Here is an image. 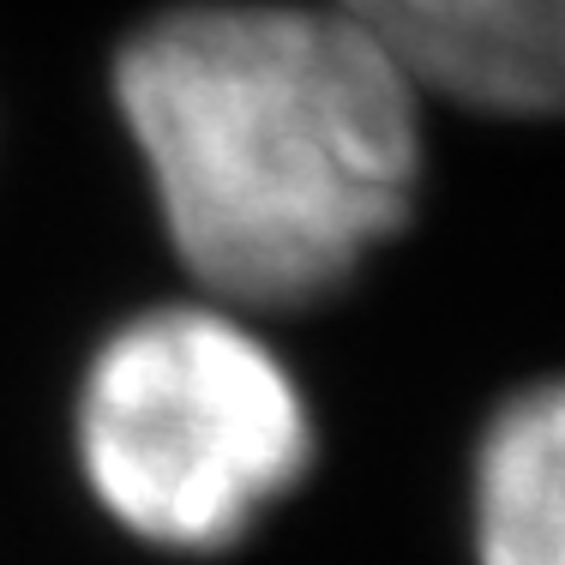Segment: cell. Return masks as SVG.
<instances>
[{
	"label": "cell",
	"mask_w": 565,
	"mask_h": 565,
	"mask_svg": "<svg viewBox=\"0 0 565 565\" xmlns=\"http://www.w3.org/2000/svg\"><path fill=\"white\" fill-rule=\"evenodd\" d=\"M115 109L181 271L228 313H301L422 193V90L331 0H193L115 55Z\"/></svg>",
	"instance_id": "6da1fadb"
},
{
	"label": "cell",
	"mask_w": 565,
	"mask_h": 565,
	"mask_svg": "<svg viewBox=\"0 0 565 565\" xmlns=\"http://www.w3.org/2000/svg\"><path fill=\"white\" fill-rule=\"evenodd\" d=\"M78 469L127 535L223 554L313 469V409L247 313L145 307L90 355L73 409Z\"/></svg>",
	"instance_id": "7a4b0ae2"
},
{
	"label": "cell",
	"mask_w": 565,
	"mask_h": 565,
	"mask_svg": "<svg viewBox=\"0 0 565 565\" xmlns=\"http://www.w3.org/2000/svg\"><path fill=\"white\" fill-rule=\"evenodd\" d=\"M415 78L476 115H565V0H331Z\"/></svg>",
	"instance_id": "3957f363"
},
{
	"label": "cell",
	"mask_w": 565,
	"mask_h": 565,
	"mask_svg": "<svg viewBox=\"0 0 565 565\" xmlns=\"http://www.w3.org/2000/svg\"><path fill=\"white\" fill-rule=\"evenodd\" d=\"M476 565H565V380L505 397L469 469Z\"/></svg>",
	"instance_id": "277c9868"
}]
</instances>
